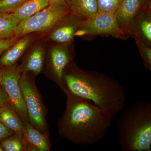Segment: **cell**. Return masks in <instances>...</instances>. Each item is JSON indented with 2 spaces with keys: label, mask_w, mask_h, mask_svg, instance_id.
Listing matches in <instances>:
<instances>
[{
  "label": "cell",
  "mask_w": 151,
  "mask_h": 151,
  "mask_svg": "<svg viewBox=\"0 0 151 151\" xmlns=\"http://www.w3.org/2000/svg\"><path fill=\"white\" fill-rule=\"evenodd\" d=\"M122 151H151V103L139 102L125 109L118 123Z\"/></svg>",
  "instance_id": "obj_3"
},
{
  "label": "cell",
  "mask_w": 151,
  "mask_h": 151,
  "mask_svg": "<svg viewBox=\"0 0 151 151\" xmlns=\"http://www.w3.org/2000/svg\"><path fill=\"white\" fill-rule=\"evenodd\" d=\"M31 75L29 73H22L19 80L29 122L35 128L49 137L48 127L46 120L47 111L36 85L35 76Z\"/></svg>",
  "instance_id": "obj_4"
},
{
  "label": "cell",
  "mask_w": 151,
  "mask_h": 151,
  "mask_svg": "<svg viewBox=\"0 0 151 151\" xmlns=\"http://www.w3.org/2000/svg\"><path fill=\"white\" fill-rule=\"evenodd\" d=\"M19 23L12 13L0 12V40L15 37V30Z\"/></svg>",
  "instance_id": "obj_18"
},
{
  "label": "cell",
  "mask_w": 151,
  "mask_h": 151,
  "mask_svg": "<svg viewBox=\"0 0 151 151\" xmlns=\"http://www.w3.org/2000/svg\"><path fill=\"white\" fill-rule=\"evenodd\" d=\"M151 0H122L114 14L119 27L127 35V30L132 19ZM129 37V36H128Z\"/></svg>",
  "instance_id": "obj_11"
},
{
  "label": "cell",
  "mask_w": 151,
  "mask_h": 151,
  "mask_svg": "<svg viewBox=\"0 0 151 151\" xmlns=\"http://www.w3.org/2000/svg\"><path fill=\"white\" fill-rule=\"evenodd\" d=\"M0 146L5 151H26L23 135L17 133L4 139L0 142Z\"/></svg>",
  "instance_id": "obj_19"
},
{
  "label": "cell",
  "mask_w": 151,
  "mask_h": 151,
  "mask_svg": "<svg viewBox=\"0 0 151 151\" xmlns=\"http://www.w3.org/2000/svg\"><path fill=\"white\" fill-rule=\"evenodd\" d=\"M21 73L19 65L6 67L3 69L2 78L0 84L6 94L8 104L14 108L24 124L29 122L26 107L19 84Z\"/></svg>",
  "instance_id": "obj_8"
},
{
  "label": "cell",
  "mask_w": 151,
  "mask_h": 151,
  "mask_svg": "<svg viewBox=\"0 0 151 151\" xmlns=\"http://www.w3.org/2000/svg\"><path fill=\"white\" fill-rule=\"evenodd\" d=\"M13 130L9 129L0 122V142L5 138L14 134Z\"/></svg>",
  "instance_id": "obj_24"
},
{
  "label": "cell",
  "mask_w": 151,
  "mask_h": 151,
  "mask_svg": "<svg viewBox=\"0 0 151 151\" xmlns=\"http://www.w3.org/2000/svg\"><path fill=\"white\" fill-rule=\"evenodd\" d=\"M19 39L14 37L5 39L0 40V56L10 47L17 41Z\"/></svg>",
  "instance_id": "obj_23"
},
{
  "label": "cell",
  "mask_w": 151,
  "mask_h": 151,
  "mask_svg": "<svg viewBox=\"0 0 151 151\" xmlns=\"http://www.w3.org/2000/svg\"><path fill=\"white\" fill-rule=\"evenodd\" d=\"M3 150L2 148L0 146V151H3Z\"/></svg>",
  "instance_id": "obj_28"
},
{
  "label": "cell",
  "mask_w": 151,
  "mask_h": 151,
  "mask_svg": "<svg viewBox=\"0 0 151 151\" xmlns=\"http://www.w3.org/2000/svg\"><path fill=\"white\" fill-rule=\"evenodd\" d=\"M8 104V100L5 92L0 84V107Z\"/></svg>",
  "instance_id": "obj_25"
},
{
  "label": "cell",
  "mask_w": 151,
  "mask_h": 151,
  "mask_svg": "<svg viewBox=\"0 0 151 151\" xmlns=\"http://www.w3.org/2000/svg\"><path fill=\"white\" fill-rule=\"evenodd\" d=\"M29 0H0V12L12 13Z\"/></svg>",
  "instance_id": "obj_22"
},
{
  "label": "cell",
  "mask_w": 151,
  "mask_h": 151,
  "mask_svg": "<svg viewBox=\"0 0 151 151\" xmlns=\"http://www.w3.org/2000/svg\"><path fill=\"white\" fill-rule=\"evenodd\" d=\"M3 73V69H0V84H1V81L2 78Z\"/></svg>",
  "instance_id": "obj_27"
},
{
  "label": "cell",
  "mask_w": 151,
  "mask_h": 151,
  "mask_svg": "<svg viewBox=\"0 0 151 151\" xmlns=\"http://www.w3.org/2000/svg\"><path fill=\"white\" fill-rule=\"evenodd\" d=\"M32 41V37L29 34L19 39L2 55L0 58L1 65L5 68L15 65Z\"/></svg>",
  "instance_id": "obj_14"
},
{
  "label": "cell",
  "mask_w": 151,
  "mask_h": 151,
  "mask_svg": "<svg viewBox=\"0 0 151 151\" xmlns=\"http://www.w3.org/2000/svg\"><path fill=\"white\" fill-rule=\"evenodd\" d=\"M136 43L140 55L143 65L146 70H151V47L140 40H136Z\"/></svg>",
  "instance_id": "obj_21"
},
{
  "label": "cell",
  "mask_w": 151,
  "mask_h": 151,
  "mask_svg": "<svg viewBox=\"0 0 151 151\" xmlns=\"http://www.w3.org/2000/svg\"><path fill=\"white\" fill-rule=\"evenodd\" d=\"M24 129L23 137L26 150L49 151L50 142L49 137L41 133L30 124H24Z\"/></svg>",
  "instance_id": "obj_13"
},
{
  "label": "cell",
  "mask_w": 151,
  "mask_h": 151,
  "mask_svg": "<svg viewBox=\"0 0 151 151\" xmlns=\"http://www.w3.org/2000/svg\"><path fill=\"white\" fill-rule=\"evenodd\" d=\"M75 36H105L122 39L128 37L119 27L114 14L98 13L83 21Z\"/></svg>",
  "instance_id": "obj_7"
},
{
  "label": "cell",
  "mask_w": 151,
  "mask_h": 151,
  "mask_svg": "<svg viewBox=\"0 0 151 151\" xmlns=\"http://www.w3.org/2000/svg\"><path fill=\"white\" fill-rule=\"evenodd\" d=\"M127 35L151 47V3L145 6L132 19Z\"/></svg>",
  "instance_id": "obj_9"
},
{
  "label": "cell",
  "mask_w": 151,
  "mask_h": 151,
  "mask_svg": "<svg viewBox=\"0 0 151 151\" xmlns=\"http://www.w3.org/2000/svg\"><path fill=\"white\" fill-rule=\"evenodd\" d=\"M73 43H53L46 54L43 70L45 75L59 86L65 93L63 74L66 68L73 62Z\"/></svg>",
  "instance_id": "obj_6"
},
{
  "label": "cell",
  "mask_w": 151,
  "mask_h": 151,
  "mask_svg": "<svg viewBox=\"0 0 151 151\" xmlns=\"http://www.w3.org/2000/svg\"><path fill=\"white\" fill-rule=\"evenodd\" d=\"M71 14L84 21L98 13L97 0H64Z\"/></svg>",
  "instance_id": "obj_15"
},
{
  "label": "cell",
  "mask_w": 151,
  "mask_h": 151,
  "mask_svg": "<svg viewBox=\"0 0 151 151\" xmlns=\"http://www.w3.org/2000/svg\"><path fill=\"white\" fill-rule=\"evenodd\" d=\"M71 14L65 4H50L29 18L20 22L15 37L20 38L33 32H49L63 17Z\"/></svg>",
  "instance_id": "obj_5"
},
{
  "label": "cell",
  "mask_w": 151,
  "mask_h": 151,
  "mask_svg": "<svg viewBox=\"0 0 151 151\" xmlns=\"http://www.w3.org/2000/svg\"><path fill=\"white\" fill-rule=\"evenodd\" d=\"M50 4H64V0H48Z\"/></svg>",
  "instance_id": "obj_26"
},
{
  "label": "cell",
  "mask_w": 151,
  "mask_h": 151,
  "mask_svg": "<svg viewBox=\"0 0 151 151\" xmlns=\"http://www.w3.org/2000/svg\"><path fill=\"white\" fill-rule=\"evenodd\" d=\"M65 92L87 99L112 117L122 111L126 103L124 88L109 76L81 69L73 62L63 74Z\"/></svg>",
  "instance_id": "obj_2"
},
{
  "label": "cell",
  "mask_w": 151,
  "mask_h": 151,
  "mask_svg": "<svg viewBox=\"0 0 151 151\" xmlns=\"http://www.w3.org/2000/svg\"><path fill=\"white\" fill-rule=\"evenodd\" d=\"M46 52L44 45L37 44L19 65L21 73H29L36 76L43 71Z\"/></svg>",
  "instance_id": "obj_12"
},
{
  "label": "cell",
  "mask_w": 151,
  "mask_h": 151,
  "mask_svg": "<svg viewBox=\"0 0 151 151\" xmlns=\"http://www.w3.org/2000/svg\"><path fill=\"white\" fill-rule=\"evenodd\" d=\"M122 0H97L98 13L115 14Z\"/></svg>",
  "instance_id": "obj_20"
},
{
  "label": "cell",
  "mask_w": 151,
  "mask_h": 151,
  "mask_svg": "<svg viewBox=\"0 0 151 151\" xmlns=\"http://www.w3.org/2000/svg\"><path fill=\"white\" fill-rule=\"evenodd\" d=\"M66 107L58 122L60 135L75 145H91L102 140L111 127L113 117L92 101L69 92Z\"/></svg>",
  "instance_id": "obj_1"
},
{
  "label": "cell",
  "mask_w": 151,
  "mask_h": 151,
  "mask_svg": "<svg viewBox=\"0 0 151 151\" xmlns=\"http://www.w3.org/2000/svg\"><path fill=\"white\" fill-rule=\"evenodd\" d=\"M83 20L70 14L63 17L49 32V38L54 43H73L76 33Z\"/></svg>",
  "instance_id": "obj_10"
},
{
  "label": "cell",
  "mask_w": 151,
  "mask_h": 151,
  "mask_svg": "<svg viewBox=\"0 0 151 151\" xmlns=\"http://www.w3.org/2000/svg\"><path fill=\"white\" fill-rule=\"evenodd\" d=\"M0 122L15 133L23 134L24 124L14 108L9 104L0 107Z\"/></svg>",
  "instance_id": "obj_16"
},
{
  "label": "cell",
  "mask_w": 151,
  "mask_h": 151,
  "mask_svg": "<svg viewBox=\"0 0 151 151\" xmlns=\"http://www.w3.org/2000/svg\"><path fill=\"white\" fill-rule=\"evenodd\" d=\"M49 5L48 0H29L12 13L20 22L29 18Z\"/></svg>",
  "instance_id": "obj_17"
}]
</instances>
